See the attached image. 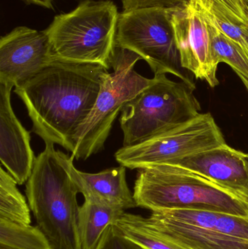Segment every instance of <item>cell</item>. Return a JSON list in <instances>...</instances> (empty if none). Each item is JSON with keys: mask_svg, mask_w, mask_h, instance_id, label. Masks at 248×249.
I'll return each instance as SVG.
<instances>
[{"mask_svg": "<svg viewBox=\"0 0 248 249\" xmlns=\"http://www.w3.org/2000/svg\"><path fill=\"white\" fill-rule=\"evenodd\" d=\"M0 249H7L2 248V247H0Z\"/></svg>", "mask_w": 248, "mask_h": 249, "instance_id": "27", "label": "cell"}, {"mask_svg": "<svg viewBox=\"0 0 248 249\" xmlns=\"http://www.w3.org/2000/svg\"><path fill=\"white\" fill-rule=\"evenodd\" d=\"M150 223L187 249H248V216L202 210L151 212Z\"/></svg>", "mask_w": 248, "mask_h": 249, "instance_id": "8", "label": "cell"}, {"mask_svg": "<svg viewBox=\"0 0 248 249\" xmlns=\"http://www.w3.org/2000/svg\"><path fill=\"white\" fill-rule=\"evenodd\" d=\"M221 20L248 29V7L241 0H189Z\"/></svg>", "mask_w": 248, "mask_h": 249, "instance_id": "20", "label": "cell"}, {"mask_svg": "<svg viewBox=\"0 0 248 249\" xmlns=\"http://www.w3.org/2000/svg\"><path fill=\"white\" fill-rule=\"evenodd\" d=\"M0 247L7 249H52L39 227L0 219Z\"/></svg>", "mask_w": 248, "mask_h": 249, "instance_id": "18", "label": "cell"}, {"mask_svg": "<svg viewBox=\"0 0 248 249\" xmlns=\"http://www.w3.org/2000/svg\"><path fill=\"white\" fill-rule=\"evenodd\" d=\"M195 4L198 6L204 18L208 23L215 26L221 33L224 34L226 36L230 38L239 46L241 47L242 49L248 55V29L247 28L241 27L225 20H221L218 18L215 17L214 15L204 10L198 4Z\"/></svg>", "mask_w": 248, "mask_h": 249, "instance_id": "21", "label": "cell"}, {"mask_svg": "<svg viewBox=\"0 0 248 249\" xmlns=\"http://www.w3.org/2000/svg\"><path fill=\"white\" fill-rule=\"evenodd\" d=\"M14 86L0 84V160L19 185L27 182L34 165L31 136L16 116L11 105Z\"/></svg>", "mask_w": 248, "mask_h": 249, "instance_id": "13", "label": "cell"}, {"mask_svg": "<svg viewBox=\"0 0 248 249\" xmlns=\"http://www.w3.org/2000/svg\"><path fill=\"white\" fill-rule=\"evenodd\" d=\"M35 160L26 184V195L37 226L52 249H81L78 232L79 190L69 173L58 159L55 143Z\"/></svg>", "mask_w": 248, "mask_h": 249, "instance_id": "3", "label": "cell"}, {"mask_svg": "<svg viewBox=\"0 0 248 249\" xmlns=\"http://www.w3.org/2000/svg\"><path fill=\"white\" fill-rule=\"evenodd\" d=\"M119 231L145 249H187L166 238L150 223L148 217L125 212L116 221Z\"/></svg>", "mask_w": 248, "mask_h": 249, "instance_id": "16", "label": "cell"}, {"mask_svg": "<svg viewBox=\"0 0 248 249\" xmlns=\"http://www.w3.org/2000/svg\"><path fill=\"white\" fill-rule=\"evenodd\" d=\"M96 249H145L127 238L116 227H108Z\"/></svg>", "mask_w": 248, "mask_h": 249, "instance_id": "22", "label": "cell"}, {"mask_svg": "<svg viewBox=\"0 0 248 249\" xmlns=\"http://www.w3.org/2000/svg\"><path fill=\"white\" fill-rule=\"evenodd\" d=\"M140 55L115 47L110 68L103 76L100 92L93 110L80 125L73 139L74 159L86 160L103 150L114 122L125 105L154 83V78L143 77L135 70Z\"/></svg>", "mask_w": 248, "mask_h": 249, "instance_id": "6", "label": "cell"}, {"mask_svg": "<svg viewBox=\"0 0 248 249\" xmlns=\"http://www.w3.org/2000/svg\"><path fill=\"white\" fill-rule=\"evenodd\" d=\"M165 165L196 173L248 199V154L227 143Z\"/></svg>", "mask_w": 248, "mask_h": 249, "instance_id": "12", "label": "cell"}, {"mask_svg": "<svg viewBox=\"0 0 248 249\" xmlns=\"http://www.w3.org/2000/svg\"><path fill=\"white\" fill-rule=\"evenodd\" d=\"M208 24L212 38L214 58L217 64L226 63L234 70L237 75L243 76L248 80V54L241 47L226 36L215 26L208 23Z\"/></svg>", "mask_w": 248, "mask_h": 249, "instance_id": "19", "label": "cell"}, {"mask_svg": "<svg viewBox=\"0 0 248 249\" xmlns=\"http://www.w3.org/2000/svg\"><path fill=\"white\" fill-rule=\"evenodd\" d=\"M116 45L140 55L154 75L170 74L194 83L182 67L168 9L149 7L122 12L118 19Z\"/></svg>", "mask_w": 248, "mask_h": 249, "instance_id": "7", "label": "cell"}, {"mask_svg": "<svg viewBox=\"0 0 248 249\" xmlns=\"http://www.w3.org/2000/svg\"><path fill=\"white\" fill-rule=\"evenodd\" d=\"M108 69L55 58L15 93L26 106L32 132L72 152L77 130L93 110Z\"/></svg>", "mask_w": 248, "mask_h": 249, "instance_id": "1", "label": "cell"}, {"mask_svg": "<svg viewBox=\"0 0 248 249\" xmlns=\"http://www.w3.org/2000/svg\"><path fill=\"white\" fill-rule=\"evenodd\" d=\"M17 183L2 167L0 168V219L31 225L29 203L17 187Z\"/></svg>", "mask_w": 248, "mask_h": 249, "instance_id": "17", "label": "cell"}, {"mask_svg": "<svg viewBox=\"0 0 248 249\" xmlns=\"http://www.w3.org/2000/svg\"><path fill=\"white\" fill-rule=\"evenodd\" d=\"M55 59L44 31L15 28L0 39V84L18 87Z\"/></svg>", "mask_w": 248, "mask_h": 249, "instance_id": "11", "label": "cell"}, {"mask_svg": "<svg viewBox=\"0 0 248 249\" xmlns=\"http://www.w3.org/2000/svg\"><path fill=\"white\" fill-rule=\"evenodd\" d=\"M189 0H122L123 12L149 7L175 8L184 5Z\"/></svg>", "mask_w": 248, "mask_h": 249, "instance_id": "23", "label": "cell"}, {"mask_svg": "<svg viewBox=\"0 0 248 249\" xmlns=\"http://www.w3.org/2000/svg\"><path fill=\"white\" fill-rule=\"evenodd\" d=\"M239 77H240V78L241 79L242 81H243V83H244L245 86H246V89H247L248 91V80L247 78H246V77H243V76L242 75H239Z\"/></svg>", "mask_w": 248, "mask_h": 249, "instance_id": "25", "label": "cell"}, {"mask_svg": "<svg viewBox=\"0 0 248 249\" xmlns=\"http://www.w3.org/2000/svg\"><path fill=\"white\" fill-rule=\"evenodd\" d=\"M134 200L153 212L202 210L248 216V199L189 170L170 165L138 169Z\"/></svg>", "mask_w": 248, "mask_h": 249, "instance_id": "2", "label": "cell"}, {"mask_svg": "<svg viewBox=\"0 0 248 249\" xmlns=\"http://www.w3.org/2000/svg\"><path fill=\"white\" fill-rule=\"evenodd\" d=\"M168 12L182 67L211 88L218 86V64L214 58L211 32L198 6L189 1Z\"/></svg>", "mask_w": 248, "mask_h": 249, "instance_id": "10", "label": "cell"}, {"mask_svg": "<svg viewBox=\"0 0 248 249\" xmlns=\"http://www.w3.org/2000/svg\"><path fill=\"white\" fill-rule=\"evenodd\" d=\"M119 16L110 0H84L70 13L55 16L44 32L57 59L109 70Z\"/></svg>", "mask_w": 248, "mask_h": 249, "instance_id": "4", "label": "cell"}, {"mask_svg": "<svg viewBox=\"0 0 248 249\" xmlns=\"http://www.w3.org/2000/svg\"><path fill=\"white\" fill-rule=\"evenodd\" d=\"M154 78V83L127 103L121 112L123 146L139 144L200 114L195 83L173 81L166 74Z\"/></svg>", "mask_w": 248, "mask_h": 249, "instance_id": "5", "label": "cell"}, {"mask_svg": "<svg viewBox=\"0 0 248 249\" xmlns=\"http://www.w3.org/2000/svg\"><path fill=\"white\" fill-rule=\"evenodd\" d=\"M241 1H243V0H241ZM245 4H246V3H245Z\"/></svg>", "mask_w": 248, "mask_h": 249, "instance_id": "28", "label": "cell"}, {"mask_svg": "<svg viewBox=\"0 0 248 249\" xmlns=\"http://www.w3.org/2000/svg\"><path fill=\"white\" fill-rule=\"evenodd\" d=\"M57 155L69 173L79 193L84 198L94 199L124 211L137 207L133 194L127 183L125 166L120 165L97 174H89L74 167L72 157L61 150H57Z\"/></svg>", "mask_w": 248, "mask_h": 249, "instance_id": "14", "label": "cell"}, {"mask_svg": "<svg viewBox=\"0 0 248 249\" xmlns=\"http://www.w3.org/2000/svg\"><path fill=\"white\" fill-rule=\"evenodd\" d=\"M245 3H246V5L248 7V0H243Z\"/></svg>", "mask_w": 248, "mask_h": 249, "instance_id": "26", "label": "cell"}, {"mask_svg": "<svg viewBox=\"0 0 248 249\" xmlns=\"http://www.w3.org/2000/svg\"><path fill=\"white\" fill-rule=\"evenodd\" d=\"M28 2L32 3V4H36V5L41 6V7H45V8H53V0H26Z\"/></svg>", "mask_w": 248, "mask_h": 249, "instance_id": "24", "label": "cell"}, {"mask_svg": "<svg viewBox=\"0 0 248 249\" xmlns=\"http://www.w3.org/2000/svg\"><path fill=\"white\" fill-rule=\"evenodd\" d=\"M221 129L210 113H200L184 124L139 144L122 146L116 162L130 169L165 165L175 160L225 144Z\"/></svg>", "mask_w": 248, "mask_h": 249, "instance_id": "9", "label": "cell"}, {"mask_svg": "<svg viewBox=\"0 0 248 249\" xmlns=\"http://www.w3.org/2000/svg\"><path fill=\"white\" fill-rule=\"evenodd\" d=\"M125 212L103 202L84 198L78 215L80 249H97L108 227L116 223Z\"/></svg>", "mask_w": 248, "mask_h": 249, "instance_id": "15", "label": "cell"}]
</instances>
